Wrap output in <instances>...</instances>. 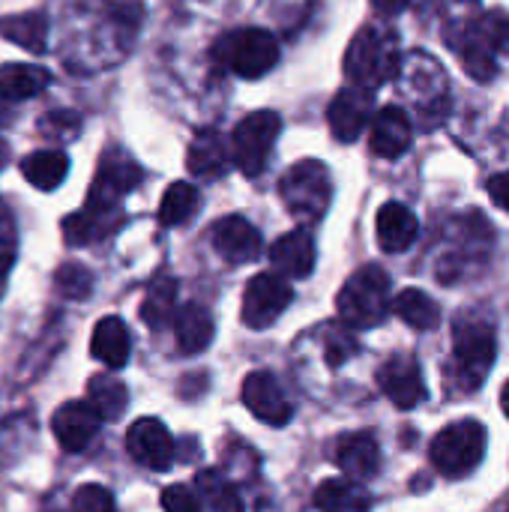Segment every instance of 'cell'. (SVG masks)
<instances>
[{
  "instance_id": "obj_37",
  "label": "cell",
  "mask_w": 509,
  "mask_h": 512,
  "mask_svg": "<svg viewBox=\"0 0 509 512\" xmlns=\"http://www.w3.org/2000/svg\"><path fill=\"white\" fill-rule=\"evenodd\" d=\"M162 510L165 512H198L201 504H198V495L189 492L186 486H168L162 492Z\"/></svg>"
},
{
  "instance_id": "obj_38",
  "label": "cell",
  "mask_w": 509,
  "mask_h": 512,
  "mask_svg": "<svg viewBox=\"0 0 509 512\" xmlns=\"http://www.w3.org/2000/svg\"><path fill=\"white\" fill-rule=\"evenodd\" d=\"M354 351H357V342L351 339V333L330 330V339H327V363L330 366H342Z\"/></svg>"
},
{
  "instance_id": "obj_19",
  "label": "cell",
  "mask_w": 509,
  "mask_h": 512,
  "mask_svg": "<svg viewBox=\"0 0 509 512\" xmlns=\"http://www.w3.org/2000/svg\"><path fill=\"white\" fill-rule=\"evenodd\" d=\"M375 231H378V243L384 252H405L417 243L420 237V222L417 216L399 204V201H387L381 210H378V219H375Z\"/></svg>"
},
{
  "instance_id": "obj_33",
  "label": "cell",
  "mask_w": 509,
  "mask_h": 512,
  "mask_svg": "<svg viewBox=\"0 0 509 512\" xmlns=\"http://www.w3.org/2000/svg\"><path fill=\"white\" fill-rule=\"evenodd\" d=\"M54 282H57V291L63 297H69V300H84L90 294V288H93V276L81 264H63L57 270Z\"/></svg>"
},
{
  "instance_id": "obj_1",
  "label": "cell",
  "mask_w": 509,
  "mask_h": 512,
  "mask_svg": "<svg viewBox=\"0 0 509 512\" xmlns=\"http://www.w3.org/2000/svg\"><path fill=\"white\" fill-rule=\"evenodd\" d=\"M141 183V168L123 153V150H108L99 162V174L90 186L84 210L66 216L63 222V237L69 246H87L108 231L117 228L120 222V198Z\"/></svg>"
},
{
  "instance_id": "obj_23",
  "label": "cell",
  "mask_w": 509,
  "mask_h": 512,
  "mask_svg": "<svg viewBox=\"0 0 509 512\" xmlns=\"http://www.w3.org/2000/svg\"><path fill=\"white\" fill-rule=\"evenodd\" d=\"M231 159V150L228 144L222 141V135L216 129H201L192 144H189V153H186V168L195 174V177H219L225 171Z\"/></svg>"
},
{
  "instance_id": "obj_13",
  "label": "cell",
  "mask_w": 509,
  "mask_h": 512,
  "mask_svg": "<svg viewBox=\"0 0 509 512\" xmlns=\"http://www.w3.org/2000/svg\"><path fill=\"white\" fill-rule=\"evenodd\" d=\"M126 450H129V456L138 465H144L150 471H165L174 462V438L153 417H144V420H138V423L129 426V432H126Z\"/></svg>"
},
{
  "instance_id": "obj_42",
  "label": "cell",
  "mask_w": 509,
  "mask_h": 512,
  "mask_svg": "<svg viewBox=\"0 0 509 512\" xmlns=\"http://www.w3.org/2000/svg\"><path fill=\"white\" fill-rule=\"evenodd\" d=\"M6 162H9V147H6V141L0 138V168H3Z\"/></svg>"
},
{
  "instance_id": "obj_7",
  "label": "cell",
  "mask_w": 509,
  "mask_h": 512,
  "mask_svg": "<svg viewBox=\"0 0 509 512\" xmlns=\"http://www.w3.org/2000/svg\"><path fill=\"white\" fill-rule=\"evenodd\" d=\"M432 465L450 477V480H462L468 477L486 456V429L477 420H459L453 426H447L444 432L435 435L432 441Z\"/></svg>"
},
{
  "instance_id": "obj_28",
  "label": "cell",
  "mask_w": 509,
  "mask_h": 512,
  "mask_svg": "<svg viewBox=\"0 0 509 512\" xmlns=\"http://www.w3.org/2000/svg\"><path fill=\"white\" fill-rule=\"evenodd\" d=\"M393 312L414 330H435L441 324V306L420 288H405L393 300Z\"/></svg>"
},
{
  "instance_id": "obj_15",
  "label": "cell",
  "mask_w": 509,
  "mask_h": 512,
  "mask_svg": "<svg viewBox=\"0 0 509 512\" xmlns=\"http://www.w3.org/2000/svg\"><path fill=\"white\" fill-rule=\"evenodd\" d=\"M213 249L228 261V264H249L261 255L264 243L258 228L243 219V216H225L210 228Z\"/></svg>"
},
{
  "instance_id": "obj_26",
  "label": "cell",
  "mask_w": 509,
  "mask_h": 512,
  "mask_svg": "<svg viewBox=\"0 0 509 512\" xmlns=\"http://www.w3.org/2000/svg\"><path fill=\"white\" fill-rule=\"evenodd\" d=\"M21 174L30 186L51 192L57 189L69 174V156L63 150H36L21 162Z\"/></svg>"
},
{
  "instance_id": "obj_10",
  "label": "cell",
  "mask_w": 509,
  "mask_h": 512,
  "mask_svg": "<svg viewBox=\"0 0 509 512\" xmlns=\"http://www.w3.org/2000/svg\"><path fill=\"white\" fill-rule=\"evenodd\" d=\"M294 291L285 282V276L276 273H258L249 279L246 291H243V324L252 330H267L279 321V315L291 306Z\"/></svg>"
},
{
  "instance_id": "obj_34",
  "label": "cell",
  "mask_w": 509,
  "mask_h": 512,
  "mask_svg": "<svg viewBox=\"0 0 509 512\" xmlns=\"http://www.w3.org/2000/svg\"><path fill=\"white\" fill-rule=\"evenodd\" d=\"M72 512H117V504L108 489L87 483L72 495Z\"/></svg>"
},
{
  "instance_id": "obj_43",
  "label": "cell",
  "mask_w": 509,
  "mask_h": 512,
  "mask_svg": "<svg viewBox=\"0 0 509 512\" xmlns=\"http://www.w3.org/2000/svg\"><path fill=\"white\" fill-rule=\"evenodd\" d=\"M456 3H474V0H456Z\"/></svg>"
},
{
  "instance_id": "obj_6",
  "label": "cell",
  "mask_w": 509,
  "mask_h": 512,
  "mask_svg": "<svg viewBox=\"0 0 509 512\" xmlns=\"http://www.w3.org/2000/svg\"><path fill=\"white\" fill-rule=\"evenodd\" d=\"M453 48L459 51L468 75L477 81H489L495 75V51L509 45V18L501 12H486L477 21H468L465 36L450 33Z\"/></svg>"
},
{
  "instance_id": "obj_11",
  "label": "cell",
  "mask_w": 509,
  "mask_h": 512,
  "mask_svg": "<svg viewBox=\"0 0 509 512\" xmlns=\"http://www.w3.org/2000/svg\"><path fill=\"white\" fill-rule=\"evenodd\" d=\"M372 111H375V99L372 90L366 87H345L336 93V99L327 108V120H330V132L351 144L363 135V129L372 123Z\"/></svg>"
},
{
  "instance_id": "obj_2",
  "label": "cell",
  "mask_w": 509,
  "mask_h": 512,
  "mask_svg": "<svg viewBox=\"0 0 509 512\" xmlns=\"http://www.w3.org/2000/svg\"><path fill=\"white\" fill-rule=\"evenodd\" d=\"M498 354L495 324L480 315H462L453 327V363L450 384L459 393H474L483 387Z\"/></svg>"
},
{
  "instance_id": "obj_12",
  "label": "cell",
  "mask_w": 509,
  "mask_h": 512,
  "mask_svg": "<svg viewBox=\"0 0 509 512\" xmlns=\"http://www.w3.org/2000/svg\"><path fill=\"white\" fill-rule=\"evenodd\" d=\"M378 387L384 390V396L399 411H411V408H417L426 399L423 372H420L417 360L408 357V354H396V357H390L378 369Z\"/></svg>"
},
{
  "instance_id": "obj_31",
  "label": "cell",
  "mask_w": 509,
  "mask_h": 512,
  "mask_svg": "<svg viewBox=\"0 0 509 512\" xmlns=\"http://www.w3.org/2000/svg\"><path fill=\"white\" fill-rule=\"evenodd\" d=\"M195 492L201 495V501L213 512H243V498L240 492L216 471H204L195 480Z\"/></svg>"
},
{
  "instance_id": "obj_22",
  "label": "cell",
  "mask_w": 509,
  "mask_h": 512,
  "mask_svg": "<svg viewBox=\"0 0 509 512\" xmlns=\"http://www.w3.org/2000/svg\"><path fill=\"white\" fill-rule=\"evenodd\" d=\"M90 354L108 369H123L132 354V339H129L126 324L120 318H102L93 330Z\"/></svg>"
},
{
  "instance_id": "obj_8",
  "label": "cell",
  "mask_w": 509,
  "mask_h": 512,
  "mask_svg": "<svg viewBox=\"0 0 509 512\" xmlns=\"http://www.w3.org/2000/svg\"><path fill=\"white\" fill-rule=\"evenodd\" d=\"M216 57L240 78H261L279 63V42L261 27H243L216 42Z\"/></svg>"
},
{
  "instance_id": "obj_36",
  "label": "cell",
  "mask_w": 509,
  "mask_h": 512,
  "mask_svg": "<svg viewBox=\"0 0 509 512\" xmlns=\"http://www.w3.org/2000/svg\"><path fill=\"white\" fill-rule=\"evenodd\" d=\"M15 222H12V213L0 204V282L6 279L12 261H15Z\"/></svg>"
},
{
  "instance_id": "obj_24",
  "label": "cell",
  "mask_w": 509,
  "mask_h": 512,
  "mask_svg": "<svg viewBox=\"0 0 509 512\" xmlns=\"http://www.w3.org/2000/svg\"><path fill=\"white\" fill-rule=\"evenodd\" d=\"M51 84V72L30 63H3L0 66V99L21 102L39 96Z\"/></svg>"
},
{
  "instance_id": "obj_5",
  "label": "cell",
  "mask_w": 509,
  "mask_h": 512,
  "mask_svg": "<svg viewBox=\"0 0 509 512\" xmlns=\"http://www.w3.org/2000/svg\"><path fill=\"white\" fill-rule=\"evenodd\" d=\"M279 195H282V204L294 216H300L306 222H318L333 201V180H330L327 165L318 159L297 162L279 180Z\"/></svg>"
},
{
  "instance_id": "obj_25",
  "label": "cell",
  "mask_w": 509,
  "mask_h": 512,
  "mask_svg": "<svg viewBox=\"0 0 509 512\" xmlns=\"http://www.w3.org/2000/svg\"><path fill=\"white\" fill-rule=\"evenodd\" d=\"M315 507L321 512H369L372 498L354 480H324L315 489Z\"/></svg>"
},
{
  "instance_id": "obj_3",
  "label": "cell",
  "mask_w": 509,
  "mask_h": 512,
  "mask_svg": "<svg viewBox=\"0 0 509 512\" xmlns=\"http://www.w3.org/2000/svg\"><path fill=\"white\" fill-rule=\"evenodd\" d=\"M402 69V54H399V36L387 27H363L348 45L345 54V72L351 84L375 90L396 78Z\"/></svg>"
},
{
  "instance_id": "obj_21",
  "label": "cell",
  "mask_w": 509,
  "mask_h": 512,
  "mask_svg": "<svg viewBox=\"0 0 509 512\" xmlns=\"http://www.w3.org/2000/svg\"><path fill=\"white\" fill-rule=\"evenodd\" d=\"M213 333H216V324L204 306L186 303L174 312V336L183 354H201L213 342Z\"/></svg>"
},
{
  "instance_id": "obj_35",
  "label": "cell",
  "mask_w": 509,
  "mask_h": 512,
  "mask_svg": "<svg viewBox=\"0 0 509 512\" xmlns=\"http://www.w3.org/2000/svg\"><path fill=\"white\" fill-rule=\"evenodd\" d=\"M81 129V117L72 114V111H54V114H45L42 123H39V132L48 135L51 141H66L72 135H78Z\"/></svg>"
},
{
  "instance_id": "obj_29",
  "label": "cell",
  "mask_w": 509,
  "mask_h": 512,
  "mask_svg": "<svg viewBox=\"0 0 509 512\" xmlns=\"http://www.w3.org/2000/svg\"><path fill=\"white\" fill-rule=\"evenodd\" d=\"M87 396H90L87 402L93 405V411H96L102 420H117V417L126 411V405H129L126 387H123V381L114 378V375H96V378H90Z\"/></svg>"
},
{
  "instance_id": "obj_17",
  "label": "cell",
  "mask_w": 509,
  "mask_h": 512,
  "mask_svg": "<svg viewBox=\"0 0 509 512\" xmlns=\"http://www.w3.org/2000/svg\"><path fill=\"white\" fill-rule=\"evenodd\" d=\"M333 459L336 465L342 468V474L354 483L360 480H372L381 468V447H378V438L372 432H351V435H342L336 441V450H333Z\"/></svg>"
},
{
  "instance_id": "obj_4",
  "label": "cell",
  "mask_w": 509,
  "mask_h": 512,
  "mask_svg": "<svg viewBox=\"0 0 509 512\" xmlns=\"http://www.w3.org/2000/svg\"><path fill=\"white\" fill-rule=\"evenodd\" d=\"M339 318L348 327L369 330L378 327L390 312V276L378 264L360 267L336 297Z\"/></svg>"
},
{
  "instance_id": "obj_32",
  "label": "cell",
  "mask_w": 509,
  "mask_h": 512,
  "mask_svg": "<svg viewBox=\"0 0 509 512\" xmlns=\"http://www.w3.org/2000/svg\"><path fill=\"white\" fill-rule=\"evenodd\" d=\"M174 297H177V282L171 276H159L150 288H147V297L141 303V318L150 324V327H162L171 321L174 315Z\"/></svg>"
},
{
  "instance_id": "obj_9",
  "label": "cell",
  "mask_w": 509,
  "mask_h": 512,
  "mask_svg": "<svg viewBox=\"0 0 509 512\" xmlns=\"http://www.w3.org/2000/svg\"><path fill=\"white\" fill-rule=\"evenodd\" d=\"M282 132V120L276 111H252L243 117L231 135V159L246 177H258L273 153V144Z\"/></svg>"
},
{
  "instance_id": "obj_27",
  "label": "cell",
  "mask_w": 509,
  "mask_h": 512,
  "mask_svg": "<svg viewBox=\"0 0 509 512\" xmlns=\"http://www.w3.org/2000/svg\"><path fill=\"white\" fill-rule=\"evenodd\" d=\"M0 36L33 51L42 54L48 45V21L39 12H18V15H6L0 18Z\"/></svg>"
},
{
  "instance_id": "obj_18",
  "label": "cell",
  "mask_w": 509,
  "mask_h": 512,
  "mask_svg": "<svg viewBox=\"0 0 509 512\" xmlns=\"http://www.w3.org/2000/svg\"><path fill=\"white\" fill-rule=\"evenodd\" d=\"M414 138V126L408 120V114L399 105H387L372 117V153L381 159H399L402 153H408Z\"/></svg>"
},
{
  "instance_id": "obj_14",
  "label": "cell",
  "mask_w": 509,
  "mask_h": 512,
  "mask_svg": "<svg viewBox=\"0 0 509 512\" xmlns=\"http://www.w3.org/2000/svg\"><path fill=\"white\" fill-rule=\"evenodd\" d=\"M243 405L267 426H285L294 414L285 390L270 372H252L243 381Z\"/></svg>"
},
{
  "instance_id": "obj_20",
  "label": "cell",
  "mask_w": 509,
  "mask_h": 512,
  "mask_svg": "<svg viewBox=\"0 0 509 512\" xmlns=\"http://www.w3.org/2000/svg\"><path fill=\"white\" fill-rule=\"evenodd\" d=\"M270 261L282 276L306 279L315 270V240L303 228L288 231L270 246Z\"/></svg>"
},
{
  "instance_id": "obj_30",
  "label": "cell",
  "mask_w": 509,
  "mask_h": 512,
  "mask_svg": "<svg viewBox=\"0 0 509 512\" xmlns=\"http://www.w3.org/2000/svg\"><path fill=\"white\" fill-rule=\"evenodd\" d=\"M201 198H198V189L192 183H171L162 195V204H159V225L165 228H174V225H183L195 210H198Z\"/></svg>"
},
{
  "instance_id": "obj_16",
  "label": "cell",
  "mask_w": 509,
  "mask_h": 512,
  "mask_svg": "<svg viewBox=\"0 0 509 512\" xmlns=\"http://www.w3.org/2000/svg\"><path fill=\"white\" fill-rule=\"evenodd\" d=\"M99 423L102 417L93 411L90 402H66L57 408V414L51 417V429H54V438L57 444L66 450V453H81L90 447V441L96 438L99 432Z\"/></svg>"
},
{
  "instance_id": "obj_40",
  "label": "cell",
  "mask_w": 509,
  "mask_h": 512,
  "mask_svg": "<svg viewBox=\"0 0 509 512\" xmlns=\"http://www.w3.org/2000/svg\"><path fill=\"white\" fill-rule=\"evenodd\" d=\"M408 3H411V0H372V6H375L381 15H396V12L408 9Z\"/></svg>"
},
{
  "instance_id": "obj_41",
  "label": "cell",
  "mask_w": 509,
  "mask_h": 512,
  "mask_svg": "<svg viewBox=\"0 0 509 512\" xmlns=\"http://www.w3.org/2000/svg\"><path fill=\"white\" fill-rule=\"evenodd\" d=\"M501 408H504V414L509 417V381L504 384V390H501Z\"/></svg>"
},
{
  "instance_id": "obj_39",
  "label": "cell",
  "mask_w": 509,
  "mask_h": 512,
  "mask_svg": "<svg viewBox=\"0 0 509 512\" xmlns=\"http://www.w3.org/2000/svg\"><path fill=\"white\" fill-rule=\"evenodd\" d=\"M489 198H492L501 210H507L509 213V171L495 174V177L489 180Z\"/></svg>"
}]
</instances>
